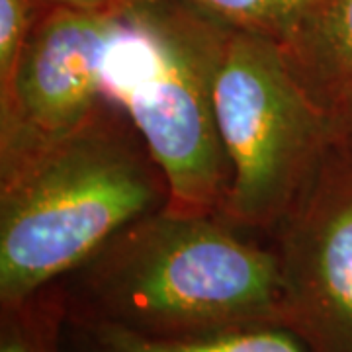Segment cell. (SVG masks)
<instances>
[{
	"label": "cell",
	"mask_w": 352,
	"mask_h": 352,
	"mask_svg": "<svg viewBox=\"0 0 352 352\" xmlns=\"http://www.w3.org/2000/svg\"><path fill=\"white\" fill-rule=\"evenodd\" d=\"M266 239L278 258L284 329L305 352H352V157L335 138Z\"/></svg>",
	"instance_id": "5"
},
{
	"label": "cell",
	"mask_w": 352,
	"mask_h": 352,
	"mask_svg": "<svg viewBox=\"0 0 352 352\" xmlns=\"http://www.w3.org/2000/svg\"><path fill=\"white\" fill-rule=\"evenodd\" d=\"M45 4H57V6H73V8H102L110 6L120 0H41Z\"/></svg>",
	"instance_id": "13"
},
{
	"label": "cell",
	"mask_w": 352,
	"mask_h": 352,
	"mask_svg": "<svg viewBox=\"0 0 352 352\" xmlns=\"http://www.w3.org/2000/svg\"><path fill=\"white\" fill-rule=\"evenodd\" d=\"M104 8L43 2L10 80L0 87V175L73 131L104 102Z\"/></svg>",
	"instance_id": "6"
},
{
	"label": "cell",
	"mask_w": 352,
	"mask_h": 352,
	"mask_svg": "<svg viewBox=\"0 0 352 352\" xmlns=\"http://www.w3.org/2000/svg\"><path fill=\"white\" fill-rule=\"evenodd\" d=\"M214 112L231 168L221 217L266 239L333 143L331 118L274 39L239 28L229 30L217 63Z\"/></svg>",
	"instance_id": "4"
},
{
	"label": "cell",
	"mask_w": 352,
	"mask_h": 352,
	"mask_svg": "<svg viewBox=\"0 0 352 352\" xmlns=\"http://www.w3.org/2000/svg\"><path fill=\"white\" fill-rule=\"evenodd\" d=\"M61 305L51 288L0 307V352H61Z\"/></svg>",
	"instance_id": "9"
},
{
	"label": "cell",
	"mask_w": 352,
	"mask_h": 352,
	"mask_svg": "<svg viewBox=\"0 0 352 352\" xmlns=\"http://www.w3.org/2000/svg\"><path fill=\"white\" fill-rule=\"evenodd\" d=\"M168 201V180L138 127L98 104L73 131L0 175V307L36 296Z\"/></svg>",
	"instance_id": "2"
},
{
	"label": "cell",
	"mask_w": 352,
	"mask_h": 352,
	"mask_svg": "<svg viewBox=\"0 0 352 352\" xmlns=\"http://www.w3.org/2000/svg\"><path fill=\"white\" fill-rule=\"evenodd\" d=\"M276 43L327 113L352 92V0H309Z\"/></svg>",
	"instance_id": "7"
},
{
	"label": "cell",
	"mask_w": 352,
	"mask_h": 352,
	"mask_svg": "<svg viewBox=\"0 0 352 352\" xmlns=\"http://www.w3.org/2000/svg\"><path fill=\"white\" fill-rule=\"evenodd\" d=\"M104 12L100 98L126 113L161 164L168 212L221 215L231 168L214 80L233 25L194 0H120Z\"/></svg>",
	"instance_id": "3"
},
{
	"label": "cell",
	"mask_w": 352,
	"mask_h": 352,
	"mask_svg": "<svg viewBox=\"0 0 352 352\" xmlns=\"http://www.w3.org/2000/svg\"><path fill=\"white\" fill-rule=\"evenodd\" d=\"M333 138L352 157V92L329 112Z\"/></svg>",
	"instance_id": "12"
},
{
	"label": "cell",
	"mask_w": 352,
	"mask_h": 352,
	"mask_svg": "<svg viewBox=\"0 0 352 352\" xmlns=\"http://www.w3.org/2000/svg\"><path fill=\"white\" fill-rule=\"evenodd\" d=\"M47 288L65 315L149 339L284 329L276 252L221 215H143Z\"/></svg>",
	"instance_id": "1"
},
{
	"label": "cell",
	"mask_w": 352,
	"mask_h": 352,
	"mask_svg": "<svg viewBox=\"0 0 352 352\" xmlns=\"http://www.w3.org/2000/svg\"><path fill=\"white\" fill-rule=\"evenodd\" d=\"M221 22L280 41L309 0H194Z\"/></svg>",
	"instance_id": "10"
},
{
	"label": "cell",
	"mask_w": 352,
	"mask_h": 352,
	"mask_svg": "<svg viewBox=\"0 0 352 352\" xmlns=\"http://www.w3.org/2000/svg\"><path fill=\"white\" fill-rule=\"evenodd\" d=\"M59 349L61 352H305L300 340L280 327L241 331L208 339L163 340L69 317L63 309Z\"/></svg>",
	"instance_id": "8"
},
{
	"label": "cell",
	"mask_w": 352,
	"mask_h": 352,
	"mask_svg": "<svg viewBox=\"0 0 352 352\" xmlns=\"http://www.w3.org/2000/svg\"><path fill=\"white\" fill-rule=\"evenodd\" d=\"M41 8V0H0V87L10 80Z\"/></svg>",
	"instance_id": "11"
}]
</instances>
